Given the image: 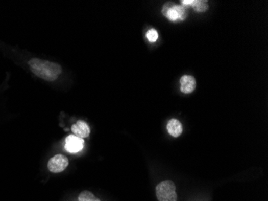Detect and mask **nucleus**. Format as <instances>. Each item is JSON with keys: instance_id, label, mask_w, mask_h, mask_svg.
Wrapping results in <instances>:
<instances>
[{"instance_id": "obj_8", "label": "nucleus", "mask_w": 268, "mask_h": 201, "mask_svg": "<svg viewBox=\"0 0 268 201\" xmlns=\"http://www.w3.org/2000/svg\"><path fill=\"white\" fill-rule=\"evenodd\" d=\"M167 131L173 137L178 138L182 135V125L178 119H172L167 123Z\"/></svg>"}, {"instance_id": "obj_10", "label": "nucleus", "mask_w": 268, "mask_h": 201, "mask_svg": "<svg viewBox=\"0 0 268 201\" xmlns=\"http://www.w3.org/2000/svg\"><path fill=\"white\" fill-rule=\"evenodd\" d=\"M78 201H101L92 192L84 191L78 196Z\"/></svg>"}, {"instance_id": "obj_2", "label": "nucleus", "mask_w": 268, "mask_h": 201, "mask_svg": "<svg viewBox=\"0 0 268 201\" xmlns=\"http://www.w3.org/2000/svg\"><path fill=\"white\" fill-rule=\"evenodd\" d=\"M156 195L158 201H177L178 195L175 183L171 181H165L156 187Z\"/></svg>"}, {"instance_id": "obj_7", "label": "nucleus", "mask_w": 268, "mask_h": 201, "mask_svg": "<svg viewBox=\"0 0 268 201\" xmlns=\"http://www.w3.org/2000/svg\"><path fill=\"white\" fill-rule=\"evenodd\" d=\"M181 91L184 94H190L196 88V81L192 76L184 75L180 79Z\"/></svg>"}, {"instance_id": "obj_1", "label": "nucleus", "mask_w": 268, "mask_h": 201, "mask_svg": "<svg viewBox=\"0 0 268 201\" xmlns=\"http://www.w3.org/2000/svg\"><path fill=\"white\" fill-rule=\"evenodd\" d=\"M29 65L35 75L47 81H56L62 72L60 64L38 58L29 60Z\"/></svg>"}, {"instance_id": "obj_9", "label": "nucleus", "mask_w": 268, "mask_h": 201, "mask_svg": "<svg viewBox=\"0 0 268 201\" xmlns=\"http://www.w3.org/2000/svg\"><path fill=\"white\" fill-rule=\"evenodd\" d=\"M195 12H204L208 9V4L206 1L203 0H193V4H191Z\"/></svg>"}, {"instance_id": "obj_3", "label": "nucleus", "mask_w": 268, "mask_h": 201, "mask_svg": "<svg viewBox=\"0 0 268 201\" xmlns=\"http://www.w3.org/2000/svg\"><path fill=\"white\" fill-rule=\"evenodd\" d=\"M162 13L167 19L173 22L184 20L187 15L186 9L184 7L180 5H170L169 4H165L164 6Z\"/></svg>"}, {"instance_id": "obj_6", "label": "nucleus", "mask_w": 268, "mask_h": 201, "mask_svg": "<svg viewBox=\"0 0 268 201\" xmlns=\"http://www.w3.org/2000/svg\"><path fill=\"white\" fill-rule=\"evenodd\" d=\"M71 131L74 132V136L77 137L85 139L90 135V128L84 121H78L77 123L71 126Z\"/></svg>"}, {"instance_id": "obj_4", "label": "nucleus", "mask_w": 268, "mask_h": 201, "mask_svg": "<svg viewBox=\"0 0 268 201\" xmlns=\"http://www.w3.org/2000/svg\"><path fill=\"white\" fill-rule=\"evenodd\" d=\"M68 166V160L63 154H57L50 159L47 164L49 171L53 173L64 171Z\"/></svg>"}, {"instance_id": "obj_11", "label": "nucleus", "mask_w": 268, "mask_h": 201, "mask_svg": "<svg viewBox=\"0 0 268 201\" xmlns=\"http://www.w3.org/2000/svg\"><path fill=\"white\" fill-rule=\"evenodd\" d=\"M147 38L148 39L149 41L151 42V43L157 41L158 39V32L154 29H150V30L147 32Z\"/></svg>"}, {"instance_id": "obj_5", "label": "nucleus", "mask_w": 268, "mask_h": 201, "mask_svg": "<svg viewBox=\"0 0 268 201\" xmlns=\"http://www.w3.org/2000/svg\"><path fill=\"white\" fill-rule=\"evenodd\" d=\"M84 146H85V141L81 138L77 137L74 135H71L66 138L64 147L68 152L74 153V154L80 152L84 148Z\"/></svg>"}]
</instances>
